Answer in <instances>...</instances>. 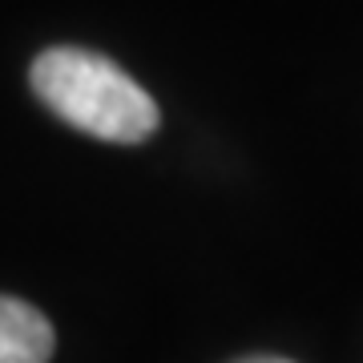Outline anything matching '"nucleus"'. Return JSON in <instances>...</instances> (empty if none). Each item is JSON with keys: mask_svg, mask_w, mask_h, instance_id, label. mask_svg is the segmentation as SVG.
Returning a JSON list of instances; mask_svg holds the SVG:
<instances>
[{"mask_svg": "<svg viewBox=\"0 0 363 363\" xmlns=\"http://www.w3.org/2000/svg\"><path fill=\"white\" fill-rule=\"evenodd\" d=\"M33 93L65 125L117 145H138L154 138L157 105L121 65L89 49H45L33 61Z\"/></svg>", "mask_w": 363, "mask_h": 363, "instance_id": "1", "label": "nucleus"}, {"mask_svg": "<svg viewBox=\"0 0 363 363\" xmlns=\"http://www.w3.org/2000/svg\"><path fill=\"white\" fill-rule=\"evenodd\" d=\"M52 343V323L33 303L0 295V363H49Z\"/></svg>", "mask_w": 363, "mask_h": 363, "instance_id": "2", "label": "nucleus"}, {"mask_svg": "<svg viewBox=\"0 0 363 363\" xmlns=\"http://www.w3.org/2000/svg\"><path fill=\"white\" fill-rule=\"evenodd\" d=\"M234 363H291L283 355H247V359H234Z\"/></svg>", "mask_w": 363, "mask_h": 363, "instance_id": "3", "label": "nucleus"}]
</instances>
